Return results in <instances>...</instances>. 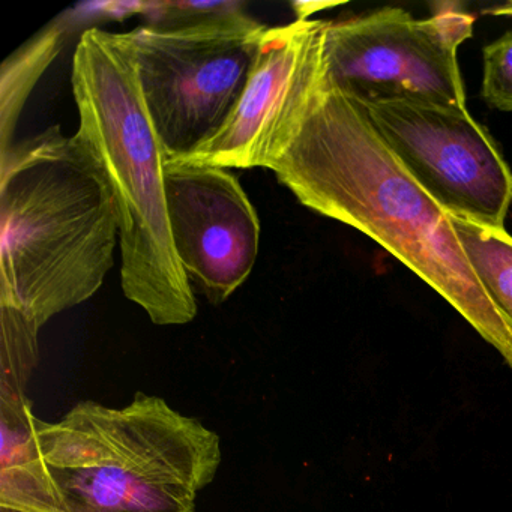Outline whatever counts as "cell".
Masks as SVG:
<instances>
[{
  "label": "cell",
  "instance_id": "17",
  "mask_svg": "<svg viewBox=\"0 0 512 512\" xmlns=\"http://www.w3.org/2000/svg\"><path fill=\"white\" fill-rule=\"evenodd\" d=\"M484 14H487V16H496V17H512V2H508V4L496 5V7L488 8V10L484 11Z\"/></svg>",
  "mask_w": 512,
  "mask_h": 512
},
{
  "label": "cell",
  "instance_id": "13",
  "mask_svg": "<svg viewBox=\"0 0 512 512\" xmlns=\"http://www.w3.org/2000/svg\"><path fill=\"white\" fill-rule=\"evenodd\" d=\"M40 329L25 311L0 304V392L26 394L37 370Z\"/></svg>",
  "mask_w": 512,
  "mask_h": 512
},
{
  "label": "cell",
  "instance_id": "5",
  "mask_svg": "<svg viewBox=\"0 0 512 512\" xmlns=\"http://www.w3.org/2000/svg\"><path fill=\"white\" fill-rule=\"evenodd\" d=\"M266 29L242 5L185 28L145 25L130 32L140 89L164 160L188 157L223 127Z\"/></svg>",
  "mask_w": 512,
  "mask_h": 512
},
{
  "label": "cell",
  "instance_id": "16",
  "mask_svg": "<svg viewBox=\"0 0 512 512\" xmlns=\"http://www.w3.org/2000/svg\"><path fill=\"white\" fill-rule=\"evenodd\" d=\"M337 4H322V2H299L293 4L296 10V20H310L311 14L319 13L320 10L335 7Z\"/></svg>",
  "mask_w": 512,
  "mask_h": 512
},
{
  "label": "cell",
  "instance_id": "1",
  "mask_svg": "<svg viewBox=\"0 0 512 512\" xmlns=\"http://www.w3.org/2000/svg\"><path fill=\"white\" fill-rule=\"evenodd\" d=\"M278 181L323 217L367 235L439 293L512 368V326L479 281L451 217L383 142L364 106L325 82Z\"/></svg>",
  "mask_w": 512,
  "mask_h": 512
},
{
  "label": "cell",
  "instance_id": "2",
  "mask_svg": "<svg viewBox=\"0 0 512 512\" xmlns=\"http://www.w3.org/2000/svg\"><path fill=\"white\" fill-rule=\"evenodd\" d=\"M118 239L115 194L79 134L55 125L0 154V304L43 328L100 290Z\"/></svg>",
  "mask_w": 512,
  "mask_h": 512
},
{
  "label": "cell",
  "instance_id": "9",
  "mask_svg": "<svg viewBox=\"0 0 512 512\" xmlns=\"http://www.w3.org/2000/svg\"><path fill=\"white\" fill-rule=\"evenodd\" d=\"M173 247L191 284L223 304L250 277L260 223L238 178L223 167L164 160Z\"/></svg>",
  "mask_w": 512,
  "mask_h": 512
},
{
  "label": "cell",
  "instance_id": "7",
  "mask_svg": "<svg viewBox=\"0 0 512 512\" xmlns=\"http://www.w3.org/2000/svg\"><path fill=\"white\" fill-rule=\"evenodd\" d=\"M362 106L383 142L446 214L505 229L511 167L466 107L406 100Z\"/></svg>",
  "mask_w": 512,
  "mask_h": 512
},
{
  "label": "cell",
  "instance_id": "3",
  "mask_svg": "<svg viewBox=\"0 0 512 512\" xmlns=\"http://www.w3.org/2000/svg\"><path fill=\"white\" fill-rule=\"evenodd\" d=\"M73 89L77 134L100 161L115 194L125 296L155 325H185L196 317L197 302L173 247L163 146L143 100L130 32H83L74 55Z\"/></svg>",
  "mask_w": 512,
  "mask_h": 512
},
{
  "label": "cell",
  "instance_id": "12",
  "mask_svg": "<svg viewBox=\"0 0 512 512\" xmlns=\"http://www.w3.org/2000/svg\"><path fill=\"white\" fill-rule=\"evenodd\" d=\"M451 221L479 281L512 326V236L461 218Z\"/></svg>",
  "mask_w": 512,
  "mask_h": 512
},
{
  "label": "cell",
  "instance_id": "11",
  "mask_svg": "<svg viewBox=\"0 0 512 512\" xmlns=\"http://www.w3.org/2000/svg\"><path fill=\"white\" fill-rule=\"evenodd\" d=\"M65 26L53 25L7 59L0 70V154L13 143L14 130L35 85L64 46Z\"/></svg>",
  "mask_w": 512,
  "mask_h": 512
},
{
  "label": "cell",
  "instance_id": "14",
  "mask_svg": "<svg viewBox=\"0 0 512 512\" xmlns=\"http://www.w3.org/2000/svg\"><path fill=\"white\" fill-rule=\"evenodd\" d=\"M482 56V98L500 112H512V32L485 46Z\"/></svg>",
  "mask_w": 512,
  "mask_h": 512
},
{
  "label": "cell",
  "instance_id": "8",
  "mask_svg": "<svg viewBox=\"0 0 512 512\" xmlns=\"http://www.w3.org/2000/svg\"><path fill=\"white\" fill-rule=\"evenodd\" d=\"M325 28V20L310 19L266 29L229 118L212 139L181 160L223 169H271L295 139L325 82Z\"/></svg>",
  "mask_w": 512,
  "mask_h": 512
},
{
  "label": "cell",
  "instance_id": "4",
  "mask_svg": "<svg viewBox=\"0 0 512 512\" xmlns=\"http://www.w3.org/2000/svg\"><path fill=\"white\" fill-rule=\"evenodd\" d=\"M37 442L67 512H194L223 458L215 431L145 392L38 419Z\"/></svg>",
  "mask_w": 512,
  "mask_h": 512
},
{
  "label": "cell",
  "instance_id": "15",
  "mask_svg": "<svg viewBox=\"0 0 512 512\" xmlns=\"http://www.w3.org/2000/svg\"><path fill=\"white\" fill-rule=\"evenodd\" d=\"M241 2H143V16L148 26L157 29H178L196 25L242 7Z\"/></svg>",
  "mask_w": 512,
  "mask_h": 512
},
{
  "label": "cell",
  "instance_id": "10",
  "mask_svg": "<svg viewBox=\"0 0 512 512\" xmlns=\"http://www.w3.org/2000/svg\"><path fill=\"white\" fill-rule=\"evenodd\" d=\"M26 394L0 392V512H67L37 442Z\"/></svg>",
  "mask_w": 512,
  "mask_h": 512
},
{
  "label": "cell",
  "instance_id": "6",
  "mask_svg": "<svg viewBox=\"0 0 512 512\" xmlns=\"http://www.w3.org/2000/svg\"><path fill=\"white\" fill-rule=\"evenodd\" d=\"M475 17L445 5L428 19L385 7L326 22L328 79L361 104L419 101L466 107L458 47Z\"/></svg>",
  "mask_w": 512,
  "mask_h": 512
}]
</instances>
